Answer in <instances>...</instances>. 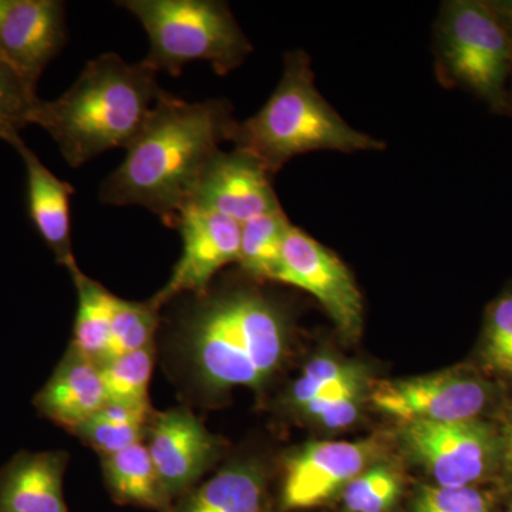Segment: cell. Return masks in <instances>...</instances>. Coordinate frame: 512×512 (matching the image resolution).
Wrapping results in <instances>:
<instances>
[{
	"label": "cell",
	"instance_id": "484cf974",
	"mask_svg": "<svg viewBox=\"0 0 512 512\" xmlns=\"http://www.w3.org/2000/svg\"><path fill=\"white\" fill-rule=\"evenodd\" d=\"M402 491L397 473L387 467H375L357 476L345 487L343 501L350 512L389 510Z\"/></svg>",
	"mask_w": 512,
	"mask_h": 512
},
{
	"label": "cell",
	"instance_id": "4dcf8cb0",
	"mask_svg": "<svg viewBox=\"0 0 512 512\" xmlns=\"http://www.w3.org/2000/svg\"><path fill=\"white\" fill-rule=\"evenodd\" d=\"M498 434V473L512 497V406L505 413Z\"/></svg>",
	"mask_w": 512,
	"mask_h": 512
},
{
	"label": "cell",
	"instance_id": "2e32d148",
	"mask_svg": "<svg viewBox=\"0 0 512 512\" xmlns=\"http://www.w3.org/2000/svg\"><path fill=\"white\" fill-rule=\"evenodd\" d=\"M33 404L43 417L73 433L107 404L100 367L70 345Z\"/></svg>",
	"mask_w": 512,
	"mask_h": 512
},
{
	"label": "cell",
	"instance_id": "ac0fdd59",
	"mask_svg": "<svg viewBox=\"0 0 512 512\" xmlns=\"http://www.w3.org/2000/svg\"><path fill=\"white\" fill-rule=\"evenodd\" d=\"M265 490L262 468L235 463L181 495L170 512H264Z\"/></svg>",
	"mask_w": 512,
	"mask_h": 512
},
{
	"label": "cell",
	"instance_id": "f1b7e54d",
	"mask_svg": "<svg viewBox=\"0 0 512 512\" xmlns=\"http://www.w3.org/2000/svg\"><path fill=\"white\" fill-rule=\"evenodd\" d=\"M491 495L476 487L424 485L414 497L412 512H491Z\"/></svg>",
	"mask_w": 512,
	"mask_h": 512
},
{
	"label": "cell",
	"instance_id": "9c48e42d",
	"mask_svg": "<svg viewBox=\"0 0 512 512\" xmlns=\"http://www.w3.org/2000/svg\"><path fill=\"white\" fill-rule=\"evenodd\" d=\"M175 228L183 252L167 284L150 299L158 309L181 295H201L224 266L239 261L241 225L231 218L187 205Z\"/></svg>",
	"mask_w": 512,
	"mask_h": 512
},
{
	"label": "cell",
	"instance_id": "ffe728a7",
	"mask_svg": "<svg viewBox=\"0 0 512 512\" xmlns=\"http://www.w3.org/2000/svg\"><path fill=\"white\" fill-rule=\"evenodd\" d=\"M77 289V315L72 345L97 366L106 359L111 323L119 298L80 271H70Z\"/></svg>",
	"mask_w": 512,
	"mask_h": 512
},
{
	"label": "cell",
	"instance_id": "7c38bea8",
	"mask_svg": "<svg viewBox=\"0 0 512 512\" xmlns=\"http://www.w3.org/2000/svg\"><path fill=\"white\" fill-rule=\"evenodd\" d=\"M379 451L375 440L320 441L293 454L285 464L281 510H306L325 503L363 473Z\"/></svg>",
	"mask_w": 512,
	"mask_h": 512
},
{
	"label": "cell",
	"instance_id": "277c9868",
	"mask_svg": "<svg viewBox=\"0 0 512 512\" xmlns=\"http://www.w3.org/2000/svg\"><path fill=\"white\" fill-rule=\"evenodd\" d=\"M232 143L274 175L293 157L312 151L382 150L383 141L350 127L315 86L311 60L301 50L285 56L284 73L262 109L237 123Z\"/></svg>",
	"mask_w": 512,
	"mask_h": 512
},
{
	"label": "cell",
	"instance_id": "52a82bcc",
	"mask_svg": "<svg viewBox=\"0 0 512 512\" xmlns=\"http://www.w3.org/2000/svg\"><path fill=\"white\" fill-rule=\"evenodd\" d=\"M403 441L441 487H474L498 470L497 430L483 421H409Z\"/></svg>",
	"mask_w": 512,
	"mask_h": 512
},
{
	"label": "cell",
	"instance_id": "836d02e7",
	"mask_svg": "<svg viewBox=\"0 0 512 512\" xmlns=\"http://www.w3.org/2000/svg\"><path fill=\"white\" fill-rule=\"evenodd\" d=\"M507 512H512V507L510 508V510H508Z\"/></svg>",
	"mask_w": 512,
	"mask_h": 512
},
{
	"label": "cell",
	"instance_id": "ba28073f",
	"mask_svg": "<svg viewBox=\"0 0 512 512\" xmlns=\"http://www.w3.org/2000/svg\"><path fill=\"white\" fill-rule=\"evenodd\" d=\"M278 282L315 296L345 338H359L363 299L348 266L301 228L289 225Z\"/></svg>",
	"mask_w": 512,
	"mask_h": 512
},
{
	"label": "cell",
	"instance_id": "3957f363",
	"mask_svg": "<svg viewBox=\"0 0 512 512\" xmlns=\"http://www.w3.org/2000/svg\"><path fill=\"white\" fill-rule=\"evenodd\" d=\"M164 93L146 63L104 53L86 64L59 99L40 100L30 124L47 131L67 164L80 168L106 151L127 150Z\"/></svg>",
	"mask_w": 512,
	"mask_h": 512
},
{
	"label": "cell",
	"instance_id": "4316f807",
	"mask_svg": "<svg viewBox=\"0 0 512 512\" xmlns=\"http://www.w3.org/2000/svg\"><path fill=\"white\" fill-rule=\"evenodd\" d=\"M483 348L485 365L512 377V289L495 299L488 309Z\"/></svg>",
	"mask_w": 512,
	"mask_h": 512
},
{
	"label": "cell",
	"instance_id": "30bf717a",
	"mask_svg": "<svg viewBox=\"0 0 512 512\" xmlns=\"http://www.w3.org/2000/svg\"><path fill=\"white\" fill-rule=\"evenodd\" d=\"M490 387L480 377L461 372L414 377L384 383L373 393L377 409L409 421L476 420L490 399Z\"/></svg>",
	"mask_w": 512,
	"mask_h": 512
},
{
	"label": "cell",
	"instance_id": "8992f818",
	"mask_svg": "<svg viewBox=\"0 0 512 512\" xmlns=\"http://www.w3.org/2000/svg\"><path fill=\"white\" fill-rule=\"evenodd\" d=\"M436 39L444 82L463 87L493 110L511 109L512 37L493 2L444 3Z\"/></svg>",
	"mask_w": 512,
	"mask_h": 512
},
{
	"label": "cell",
	"instance_id": "d6986e66",
	"mask_svg": "<svg viewBox=\"0 0 512 512\" xmlns=\"http://www.w3.org/2000/svg\"><path fill=\"white\" fill-rule=\"evenodd\" d=\"M104 480L111 498L120 505L170 512L173 503L165 494L146 444L101 457Z\"/></svg>",
	"mask_w": 512,
	"mask_h": 512
},
{
	"label": "cell",
	"instance_id": "9a60e30c",
	"mask_svg": "<svg viewBox=\"0 0 512 512\" xmlns=\"http://www.w3.org/2000/svg\"><path fill=\"white\" fill-rule=\"evenodd\" d=\"M10 146L18 151L26 167V197L28 214L37 234L56 256L60 265L73 271L77 268L72 249V218L70 198L73 185L57 178L39 157L26 146L23 138H9Z\"/></svg>",
	"mask_w": 512,
	"mask_h": 512
},
{
	"label": "cell",
	"instance_id": "7402d4cb",
	"mask_svg": "<svg viewBox=\"0 0 512 512\" xmlns=\"http://www.w3.org/2000/svg\"><path fill=\"white\" fill-rule=\"evenodd\" d=\"M154 367V345L116 357L100 366L107 402L147 406Z\"/></svg>",
	"mask_w": 512,
	"mask_h": 512
},
{
	"label": "cell",
	"instance_id": "6da1fadb",
	"mask_svg": "<svg viewBox=\"0 0 512 512\" xmlns=\"http://www.w3.org/2000/svg\"><path fill=\"white\" fill-rule=\"evenodd\" d=\"M238 121L228 101L187 103L165 92L116 171L101 184L103 204L140 205L175 228L207 165Z\"/></svg>",
	"mask_w": 512,
	"mask_h": 512
},
{
	"label": "cell",
	"instance_id": "1f68e13d",
	"mask_svg": "<svg viewBox=\"0 0 512 512\" xmlns=\"http://www.w3.org/2000/svg\"><path fill=\"white\" fill-rule=\"evenodd\" d=\"M495 10H497L500 18L503 19L505 26L510 30L512 37V0H505V2H493Z\"/></svg>",
	"mask_w": 512,
	"mask_h": 512
},
{
	"label": "cell",
	"instance_id": "44dd1931",
	"mask_svg": "<svg viewBox=\"0 0 512 512\" xmlns=\"http://www.w3.org/2000/svg\"><path fill=\"white\" fill-rule=\"evenodd\" d=\"M288 217L282 208L241 225L238 264L256 281L278 282Z\"/></svg>",
	"mask_w": 512,
	"mask_h": 512
},
{
	"label": "cell",
	"instance_id": "8fae6325",
	"mask_svg": "<svg viewBox=\"0 0 512 512\" xmlns=\"http://www.w3.org/2000/svg\"><path fill=\"white\" fill-rule=\"evenodd\" d=\"M147 448L171 503L197 485L220 456V443L187 407L153 413Z\"/></svg>",
	"mask_w": 512,
	"mask_h": 512
},
{
	"label": "cell",
	"instance_id": "d4e9b609",
	"mask_svg": "<svg viewBox=\"0 0 512 512\" xmlns=\"http://www.w3.org/2000/svg\"><path fill=\"white\" fill-rule=\"evenodd\" d=\"M362 382H365V375L360 367L332 357H316L292 384L289 403L296 410H301L319 394L335 387Z\"/></svg>",
	"mask_w": 512,
	"mask_h": 512
},
{
	"label": "cell",
	"instance_id": "83f0119b",
	"mask_svg": "<svg viewBox=\"0 0 512 512\" xmlns=\"http://www.w3.org/2000/svg\"><path fill=\"white\" fill-rule=\"evenodd\" d=\"M365 382L335 387L305 404L299 412L328 429H343L359 416Z\"/></svg>",
	"mask_w": 512,
	"mask_h": 512
},
{
	"label": "cell",
	"instance_id": "4fadbf2b",
	"mask_svg": "<svg viewBox=\"0 0 512 512\" xmlns=\"http://www.w3.org/2000/svg\"><path fill=\"white\" fill-rule=\"evenodd\" d=\"M188 205L217 212L239 225L279 210L271 174L244 151H218L202 173Z\"/></svg>",
	"mask_w": 512,
	"mask_h": 512
},
{
	"label": "cell",
	"instance_id": "f546056e",
	"mask_svg": "<svg viewBox=\"0 0 512 512\" xmlns=\"http://www.w3.org/2000/svg\"><path fill=\"white\" fill-rule=\"evenodd\" d=\"M146 431L147 426H124L93 416L73 433L104 457L126 450L134 444L143 443Z\"/></svg>",
	"mask_w": 512,
	"mask_h": 512
},
{
	"label": "cell",
	"instance_id": "5bb4252c",
	"mask_svg": "<svg viewBox=\"0 0 512 512\" xmlns=\"http://www.w3.org/2000/svg\"><path fill=\"white\" fill-rule=\"evenodd\" d=\"M67 43L66 6L59 0H10L0 23V57L37 86Z\"/></svg>",
	"mask_w": 512,
	"mask_h": 512
},
{
	"label": "cell",
	"instance_id": "603a6c76",
	"mask_svg": "<svg viewBox=\"0 0 512 512\" xmlns=\"http://www.w3.org/2000/svg\"><path fill=\"white\" fill-rule=\"evenodd\" d=\"M158 313L160 309L156 308L151 301L130 302L119 298L113 323H111L109 346H107L104 363L154 345V336L160 323Z\"/></svg>",
	"mask_w": 512,
	"mask_h": 512
},
{
	"label": "cell",
	"instance_id": "7a4b0ae2",
	"mask_svg": "<svg viewBox=\"0 0 512 512\" xmlns=\"http://www.w3.org/2000/svg\"><path fill=\"white\" fill-rule=\"evenodd\" d=\"M284 311L254 288L191 295L178 322V343L192 382L210 393L261 389L288 350Z\"/></svg>",
	"mask_w": 512,
	"mask_h": 512
},
{
	"label": "cell",
	"instance_id": "5b68a950",
	"mask_svg": "<svg viewBox=\"0 0 512 512\" xmlns=\"http://www.w3.org/2000/svg\"><path fill=\"white\" fill-rule=\"evenodd\" d=\"M117 5L133 13L150 37V53L143 62L154 72L178 77L187 64L204 60L225 76L252 52L225 2L126 0Z\"/></svg>",
	"mask_w": 512,
	"mask_h": 512
},
{
	"label": "cell",
	"instance_id": "d6a6232c",
	"mask_svg": "<svg viewBox=\"0 0 512 512\" xmlns=\"http://www.w3.org/2000/svg\"><path fill=\"white\" fill-rule=\"evenodd\" d=\"M10 0H0V23H2L3 16L9 8Z\"/></svg>",
	"mask_w": 512,
	"mask_h": 512
},
{
	"label": "cell",
	"instance_id": "cb8c5ba5",
	"mask_svg": "<svg viewBox=\"0 0 512 512\" xmlns=\"http://www.w3.org/2000/svg\"><path fill=\"white\" fill-rule=\"evenodd\" d=\"M36 89L35 84L0 57V140L8 143L9 138L29 126L40 101Z\"/></svg>",
	"mask_w": 512,
	"mask_h": 512
},
{
	"label": "cell",
	"instance_id": "e0dca14e",
	"mask_svg": "<svg viewBox=\"0 0 512 512\" xmlns=\"http://www.w3.org/2000/svg\"><path fill=\"white\" fill-rule=\"evenodd\" d=\"M67 461L63 451L16 454L0 470V512H69L63 495Z\"/></svg>",
	"mask_w": 512,
	"mask_h": 512
}]
</instances>
